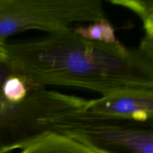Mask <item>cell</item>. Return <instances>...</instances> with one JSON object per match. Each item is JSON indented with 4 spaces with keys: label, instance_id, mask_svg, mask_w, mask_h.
Segmentation results:
<instances>
[{
    "label": "cell",
    "instance_id": "obj_1",
    "mask_svg": "<svg viewBox=\"0 0 153 153\" xmlns=\"http://www.w3.org/2000/svg\"><path fill=\"white\" fill-rule=\"evenodd\" d=\"M4 65L28 91L46 86L73 87L105 97L153 93V40L136 49L119 41L88 40L70 28L45 37L5 43Z\"/></svg>",
    "mask_w": 153,
    "mask_h": 153
},
{
    "label": "cell",
    "instance_id": "obj_2",
    "mask_svg": "<svg viewBox=\"0 0 153 153\" xmlns=\"http://www.w3.org/2000/svg\"><path fill=\"white\" fill-rule=\"evenodd\" d=\"M41 123L47 131L110 153H153L152 122H137L83 108L51 117Z\"/></svg>",
    "mask_w": 153,
    "mask_h": 153
},
{
    "label": "cell",
    "instance_id": "obj_3",
    "mask_svg": "<svg viewBox=\"0 0 153 153\" xmlns=\"http://www.w3.org/2000/svg\"><path fill=\"white\" fill-rule=\"evenodd\" d=\"M104 20L100 0H0V42L27 30L52 34L74 22Z\"/></svg>",
    "mask_w": 153,
    "mask_h": 153
},
{
    "label": "cell",
    "instance_id": "obj_4",
    "mask_svg": "<svg viewBox=\"0 0 153 153\" xmlns=\"http://www.w3.org/2000/svg\"><path fill=\"white\" fill-rule=\"evenodd\" d=\"M0 71V153L22 149L37 137L43 114L40 97L30 91L23 101L12 103L4 98L1 85L9 76Z\"/></svg>",
    "mask_w": 153,
    "mask_h": 153
},
{
    "label": "cell",
    "instance_id": "obj_5",
    "mask_svg": "<svg viewBox=\"0 0 153 153\" xmlns=\"http://www.w3.org/2000/svg\"><path fill=\"white\" fill-rule=\"evenodd\" d=\"M87 109L137 122H152L153 93L117 94L89 100Z\"/></svg>",
    "mask_w": 153,
    "mask_h": 153
},
{
    "label": "cell",
    "instance_id": "obj_6",
    "mask_svg": "<svg viewBox=\"0 0 153 153\" xmlns=\"http://www.w3.org/2000/svg\"><path fill=\"white\" fill-rule=\"evenodd\" d=\"M19 153H110L73 138L49 131L43 134Z\"/></svg>",
    "mask_w": 153,
    "mask_h": 153
},
{
    "label": "cell",
    "instance_id": "obj_7",
    "mask_svg": "<svg viewBox=\"0 0 153 153\" xmlns=\"http://www.w3.org/2000/svg\"><path fill=\"white\" fill-rule=\"evenodd\" d=\"M74 32L88 40L103 43H114L116 38L115 29L108 20L99 21L88 26H80L75 28Z\"/></svg>",
    "mask_w": 153,
    "mask_h": 153
},
{
    "label": "cell",
    "instance_id": "obj_8",
    "mask_svg": "<svg viewBox=\"0 0 153 153\" xmlns=\"http://www.w3.org/2000/svg\"><path fill=\"white\" fill-rule=\"evenodd\" d=\"M110 3L130 9L137 13L143 21L146 32L145 37L153 40V1L152 0H111Z\"/></svg>",
    "mask_w": 153,
    "mask_h": 153
},
{
    "label": "cell",
    "instance_id": "obj_9",
    "mask_svg": "<svg viewBox=\"0 0 153 153\" xmlns=\"http://www.w3.org/2000/svg\"><path fill=\"white\" fill-rule=\"evenodd\" d=\"M4 98L12 103H19L27 97L28 90L23 81L16 76L9 75L1 85Z\"/></svg>",
    "mask_w": 153,
    "mask_h": 153
},
{
    "label": "cell",
    "instance_id": "obj_10",
    "mask_svg": "<svg viewBox=\"0 0 153 153\" xmlns=\"http://www.w3.org/2000/svg\"><path fill=\"white\" fill-rule=\"evenodd\" d=\"M6 42H0V64H4L6 60Z\"/></svg>",
    "mask_w": 153,
    "mask_h": 153
}]
</instances>
